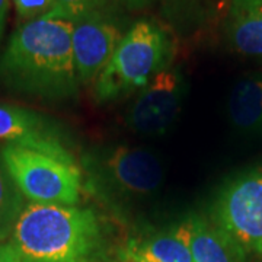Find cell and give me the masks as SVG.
Returning <instances> with one entry per match:
<instances>
[{
  "instance_id": "obj_9",
  "label": "cell",
  "mask_w": 262,
  "mask_h": 262,
  "mask_svg": "<svg viewBox=\"0 0 262 262\" xmlns=\"http://www.w3.org/2000/svg\"><path fill=\"white\" fill-rule=\"evenodd\" d=\"M0 141L73 158L39 115L13 105L0 103Z\"/></svg>"
},
{
  "instance_id": "obj_12",
  "label": "cell",
  "mask_w": 262,
  "mask_h": 262,
  "mask_svg": "<svg viewBox=\"0 0 262 262\" xmlns=\"http://www.w3.org/2000/svg\"><path fill=\"white\" fill-rule=\"evenodd\" d=\"M227 110L236 130L248 136H262V77H249L236 84Z\"/></svg>"
},
{
  "instance_id": "obj_1",
  "label": "cell",
  "mask_w": 262,
  "mask_h": 262,
  "mask_svg": "<svg viewBox=\"0 0 262 262\" xmlns=\"http://www.w3.org/2000/svg\"><path fill=\"white\" fill-rule=\"evenodd\" d=\"M73 22L38 19L20 25L0 57V79L12 89L44 98H69L79 89Z\"/></svg>"
},
{
  "instance_id": "obj_5",
  "label": "cell",
  "mask_w": 262,
  "mask_h": 262,
  "mask_svg": "<svg viewBox=\"0 0 262 262\" xmlns=\"http://www.w3.org/2000/svg\"><path fill=\"white\" fill-rule=\"evenodd\" d=\"M213 223L244 255H262V169L223 188L213 208Z\"/></svg>"
},
{
  "instance_id": "obj_16",
  "label": "cell",
  "mask_w": 262,
  "mask_h": 262,
  "mask_svg": "<svg viewBox=\"0 0 262 262\" xmlns=\"http://www.w3.org/2000/svg\"><path fill=\"white\" fill-rule=\"evenodd\" d=\"M15 10L22 20L32 22L38 19H50L54 13V0H12Z\"/></svg>"
},
{
  "instance_id": "obj_10",
  "label": "cell",
  "mask_w": 262,
  "mask_h": 262,
  "mask_svg": "<svg viewBox=\"0 0 262 262\" xmlns=\"http://www.w3.org/2000/svg\"><path fill=\"white\" fill-rule=\"evenodd\" d=\"M227 38L234 51L262 57V2L232 0Z\"/></svg>"
},
{
  "instance_id": "obj_19",
  "label": "cell",
  "mask_w": 262,
  "mask_h": 262,
  "mask_svg": "<svg viewBox=\"0 0 262 262\" xmlns=\"http://www.w3.org/2000/svg\"><path fill=\"white\" fill-rule=\"evenodd\" d=\"M113 2H117L128 9H140L149 0H113Z\"/></svg>"
},
{
  "instance_id": "obj_11",
  "label": "cell",
  "mask_w": 262,
  "mask_h": 262,
  "mask_svg": "<svg viewBox=\"0 0 262 262\" xmlns=\"http://www.w3.org/2000/svg\"><path fill=\"white\" fill-rule=\"evenodd\" d=\"M184 225L194 262H241L245 256L214 223L191 217Z\"/></svg>"
},
{
  "instance_id": "obj_14",
  "label": "cell",
  "mask_w": 262,
  "mask_h": 262,
  "mask_svg": "<svg viewBox=\"0 0 262 262\" xmlns=\"http://www.w3.org/2000/svg\"><path fill=\"white\" fill-rule=\"evenodd\" d=\"M24 206V195L0 160V241L12 236Z\"/></svg>"
},
{
  "instance_id": "obj_7",
  "label": "cell",
  "mask_w": 262,
  "mask_h": 262,
  "mask_svg": "<svg viewBox=\"0 0 262 262\" xmlns=\"http://www.w3.org/2000/svg\"><path fill=\"white\" fill-rule=\"evenodd\" d=\"M101 168L106 182L125 195H150L165 178L162 162L143 147L118 146L103 158Z\"/></svg>"
},
{
  "instance_id": "obj_15",
  "label": "cell",
  "mask_w": 262,
  "mask_h": 262,
  "mask_svg": "<svg viewBox=\"0 0 262 262\" xmlns=\"http://www.w3.org/2000/svg\"><path fill=\"white\" fill-rule=\"evenodd\" d=\"M113 0H54L56 9L50 19L77 22L82 19L103 15Z\"/></svg>"
},
{
  "instance_id": "obj_8",
  "label": "cell",
  "mask_w": 262,
  "mask_h": 262,
  "mask_svg": "<svg viewBox=\"0 0 262 262\" xmlns=\"http://www.w3.org/2000/svg\"><path fill=\"white\" fill-rule=\"evenodd\" d=\"M122 37L118 27L103 15L73 24L72 47L80 83H96L105 67L110 64Z\"/></svg>"
},
{
  "instance_id": "obj_3",
  "label": "cell",
  "mask_w": 262,
  "mask_h": 262,
  "mask_svg": "<svg viewBox=\"0 0 262 262\" xmlns=\"http://www.w3.org/2000/svg\"><path fill=\"white\" fill-rule=\"evenodd\" d=\"M169 41L165 32L150 20H139L122 37L110 64L95 83L99 102H113L144 89L165 70Z\"/></svg>"
},
{
  "instance_id": "obj_6",
  "label": "cell",
  "mask_w": 262,
  "mask_h": 262,
  "mask_svg": "<svg viewBox=\"0 0 262 262\" xmlns=\"http://www.w3.org/2000/svg\"><path fill=\"white\" fill-rule=\"evenodd\" d=\"M184 86L178 72L165 69L155 76L131 105L127 115L131 130L146 136L165 134L181 111Z\"/></svg>"
},
{
  "instance_id": "obj_20",
  "label": "cell",
  "mask_w": 262,
  "mask_h": 262,
  "mask_svg": "<svg viewBox=\"0 0 262 262\" xmlns=\"http://www.w3.org/2000/svg\"><path fill=\"white\" fill-rule=\"evenodd\" d=\"M255 2H262V0H255Z\"/></svg>"
},
{
  "instance_id": "obj_13",
  "label": "cell",
  "mask_w": 262,
  "mask_h": 262,
  "mask_svg": "<svg viewBox=\"0 0 262 262\" xmlns=\"http://www.w3.org/2000/svg\"><path fill=\"white\" fill-rule=\"evenodd\" d=\"M128 258L133 262H194L187 227L182 223L170 232L133 244L128 248Z\"/></svg>"
},
{
  "instance_id": "obj_2",
  "label": "cell",
  "mask_w": 262,
  "mask_h": 262,
  "mask_svg": "<svg viewBox=\"0 0 262 262\" xmlns=\"http://www.w3.org/2000/svg\"><path fill=\"white\" fill-rule=\"evenodd\" d=\"M22 262H108V232L91 207L35 204L22 210L10 236Z\"/></svg>"
},
{
  "instance_id": "obj_17",
  "label": "cell",
  "mask_w": 262,
  "mask_h": 262,
  "mask_svg": "<svg viewBox=\"0 0 262 262\" xmlns=\"http://www.w3.org/2000/svg\"><path fill=\"white\" fill-rule=\"evenodd\" d=\"M0 262H22L10 242L0 245Z\"/></svg>"
},
{
  "instance_id": "obj_4",
  "label": "cell",
  "mask_w": 262,
  "mask_h": 262,
  "mask_svg": "<svg viewBox=\"0 0 262 262\" xmlns=\"http://www.w3.org/2000/svg\"><path fill=\"white\" fill-rule=\"evenodd\" d=\"M0 160L24 198L35 204L77 206L82 196V170L73 158L44 150L6 144Z\"/></svg>"
},
{
  "instance_id": "obj_18",
  "label": "cell",
  "mask_w": 262,
  "mask_h": 262,
  "mask_svg": "<svg viewBox=\"0 0 262 262\" xmlns=\"http://www.w3.org/2000/svg\"><path fill=\"white\" fill-rule=\"evenodd\" d=\"M8 10H9V0H0V39L3 37L5 27H6Z\"/></svg>"
}]
</instances>
